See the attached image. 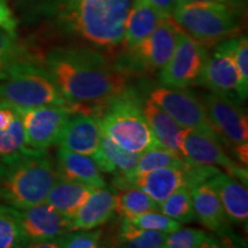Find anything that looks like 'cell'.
<instances>
[{
  "label": "cell",
  "mask_w": 248,
  "mask_h": 248,
  "mask_svg": "<svg viewBox=\"0 0 248 248\" xmlns=\"http://www.w3.org/2000/svg\"><path fill=\"white\" fill-rule=\"evenodd\" d=\"M45 69L78 113L97 116L109 102L128 92L124 71L100 52L88 47H55L45 57Z\"/></svg>",
  "instance_id": "obj_1"
},
{
  "label": "cell",
  "mask_w": 248,
  "mask_h": 248,
  "mask_svg": "<svg viewBox=\"0 0 248 248\" xmlns=\"http://www.w3.org/2000/svg\"><path fill=\"white\" fill-rule=\"evenodd\" d=\"M132 0H22L23 12L59 35L95 47L122 44L124 23Z\"/></svg>",
  "instance_id": "obj_2"
},
{
  "label": "cell",
  "mask_w": 248,
  "mask_h": 248,
  "mask_svg": "<svg viewBox=\"0 0 248 248\" xmlns=\"http://www.w3.org/2000/svg\"><path fill=\"white\" fill-rule=\"evenodd\" d=\"M59 176L46 151L0 163V200L15 209L44 202Z\"/></svg>",
  "instance_id": "obj_3"
},
{
  "label": "cell",
  "mask_w": 248,
  "mask_h": 248,
  "mask_svg": "<svg viewBox=\"0 0 248 248\" xmlns=\"http://www.w3.org/2000/svg\"><path fill=\"white\" fill-rule=\"evenodd\" d=\"M0 101L22 109L62 106L71 113H78V108L62 94L48 71L23 55L14 61L0 78Z\"/></svg>",
  "instance_id": "obj_4"
},
{
  "label": "cell",
  "mask_w": 248,
  "mask_h": 248,
  "mask_svg": "<svg viewBox=\"0 0 248 248\" xmlns=\"http://www.w3.org/2000/svg\"><path fill=\"white\" fill-rule=\"evenodd\" d=\"M241 8L213 1H179L172 18L204 47L235 37L240 31Z\"/></svg>",
  "instance_id": "obj_5"
},
{
  "label": "cell",
  "mask_w": 248,
  "mask_h": 248,
  "mask_svg": "<svg viewBox=\"0 0 248 248\" xmlns=\"http://www.w3.org/2000/svg\"><path fill=\"white\" fill-rule=\"evenodd\" d=\"M101 131L124 150L139 153L159 145L141 110V104L130 92L113 100L95 116Z\"/></svg>",
  "instance_id": "obj_6"
},
{
  "label": "cell",
  "mask_w": 248,
  "mask_h": 248,
  "mask_svg": "<svg viewBox=\"0 0 248 248\" xmlns=\"http://www.w3.org/2000/svg\"><path fill=\"white\" fill-rule=\"evenodd\" d=\"M207 115L219 140L233 147L241 164L248 163L247 114L234 95L210 91L202 99Z\"/></svg>",
  "instance_id": "obj_7"
},
{
  "label": "cell",
  "mask_w": 248,
  "mask_h": 248,
  "mask_svg": "<svg viewBox=\"0 0 248 248\" xmlns=\"http://www.w3.org/2000/svg\"><path fill=\"white\" fill-rule=\"evenodd\" d=\"M182 31L172 17H163L150 36L129 48L130 67L147 74L162 70L172 57Z\"/></svg>",
  "instance_id": "obj_8"
},
{
  "label": "cell",
  "mask_w": 248,
  "mask_h": 248,
  "mask_svg": "<svg viewBox=\"0 0 248 248\" xmlns=\"http://www.w3.org/2000/svg\"><path fill=\"white\" fill-rule=\"evenodd\" d=\"M233 37L218 43L215 51L207 55L197 84L222 94L237 95L240 101L247 98L248 89L243 84L241 76L232 55Z\"/></svg>",
  "instance_id": "obj_9"
},
{
  "label": "cell",
  "mask_w": 248,
  "mask_h": 248,
  "mask_svg": "<svg viewBox=\"0 0 248 248\" xmlns=\"http://www.w3.org/2000/svg\"><path fill=\"white\" fill-rule=\"evenodd\" d=\"M184 129L202 130L216 135L203 102L185 88L159 86L151 92L150 98ZM218 137V136H217Z\"/></svg>",
  "instance_id": "obj_10"
},
{
  "label": "cell",
  "mask_w": 248,
  "mask_h": 248,
  "mask_svg": "<svg viewBox=\"0 0 248 248\" xmlns=\"http://www.w3.org/2000/svg\"><path fill=\"white\" fill-rule=\"evenodd\" d=\"M207 55V47L182 31L172 57L160 73L162 85L187 88L197 84Z\"/></svg>",
  "instance_id": "obj_11"
},
{
  "label": "cell",
  "mask_w": 248,
  "mask_h": 248,
  "mask_svg": "<svg viewBox=\"0 0 248 248\" xmlns=\"http://www.w3.org/2000/svg\"><path fill=\"white\" fill-rule=\"evenodd\" d=\"M27 145L33 150L47 151L58 144L71 111L62 106L20 108Z\"/></svg>",
  "instance_id": "obj_12"
},
{
  "label": "cell",
  "mask_w": 248,
  "mask_h": 248,
  "mask_svg": "<svg viewBox=\"0 0 248 248\" xmlns=\"http://www.w3.org/2000/svg\"><path fill=\"white\" fill-rule=\"evenodd\" d=\"M183 155L193 162L222 167L229 175L247 185V168L225 153L216 135L202 130L186 129L183 138Z\"/></svg>",
  "instance_id": "obj_13"
},
{
  "label": "cell",
  "mask_w": 248,
  "mask_h": 248,
  "mask_svg": "<svg viewBox=\"0 0 248 248\" xmlns=\"http://www.w3.org/2000/svg\"><path fill=\"white\" fill-rule=\"evenodd\" d=\"M24 246L53 241L70 232L69 219L47 202H40L29 208L16 209Z\"/></svg>",
  "instance_id": "obj_14"
},
{
  "label": "cell",
  "mask_w": 248,
  "mask_h": 248,
  "mask_svg": "<svg viewBox=\"0 0 248 248\" xmlns=\"http://www.w3.org/2000/svg\"><path fill=\"white\" fill-rule=\"evenodd\" d=\"M102 131L97 117L71 113L62 130L58 144L60 147L89 155L92 159L100 150Z\"/></svg>",
  "instance_id": "obj_15"
},
{
  "label": "cell",
  "mask_w": 248,
  "mask_h": 248,
  "mask_svg": "<svg viewBox=\"0 0 248 248\" xmlns=\"http://www.w3.org/2000/svg\"><path fill=\"white\" fill-rule=\"evenodd\" d=\"M115 208V190H110L106 186L93 188L90 197L69 221L70 232L92 230L106 224L113 218Z\"/></svg>",
  "instance_id": "obj_16"
},
{
  "label": "cell",
  "mask_w": 248,
  "mask_h": 248,
  "mask_svg": "<svg viewBox=\"0 0 248 248\" xmlns=\"http://www.w3.org/2000/svg\"><path fill=\"white\" fill-rule=\"evenodd\" d=\"M207 183L218 195L225 215L230 223L247 224L248 192L246 185L229 175L219 171Z\"/></svg>",
  "instance_id": "obj_17"
},
{
  "label": "cell",
  "mask_w": 248,
  "mask_h": 248,
  "mask_svg": "<svg viewBox=\"0 0 248 248\" xmlns=\"http://www.w3.org/2000/svg\"><path fill=\"white\" fill-rule=\"evenodd\" d=\"M192 202L201 224L208 230L224 235L230 231V221L225 215L218 195L208 183L204 182L192 188Z\"/></svg>",
  "instance_id": "obj_18"
},
{
  "label": "cell",
  "mask_w": 248,
  "mask_h": 248,
  "mask_svg": "<svg viewBox=\"0 0 248 248\" xmlns=\"http://www.w3.org/2000/svg\"><path fill=\"white\" fill-rule=\"evenodd\" d=\"M57 169L61 177L89 185L92 188L106 186L101 170L89 155L59 147Z\"/></svg>",
  "instance_id": "obj_19"
},
{
  "label": "cell",
  "mask_w": 248,
  "mask_h": 248,
  "mask_svg": "<svg viewBox=\"0 0 248 248\" xmlns=\"http://www.w3.org/2000/svg\"><path fill=\"white\" fill-rule=\"evenodd\" d=\"M141 110L159 144L183 155V138L186 129L179 125L151 99H146L141 104Z\"/></svg>",
  "instance_id": "obj_20"
},
{
  "label": "cell",
  "mask_w": 248,
  "mask_h": 248,
  "mask_svg": "<svg viewBox=\"0 0 248 248\" xmlns=\"http://www.w3.org/2000/svg\"><path fill=\"white\" fill-rule=\"evenodd\" d=\"M163 16L146 0H132L124 23L123 46L133 47L153 32Z\"/></svg>",
  "instance_id": "obj_21"
},
{
  "label": "cell",
  "mask_w": 248,
  "mask_h": 248,
  "mask_svg": "<svg viewBox=\"0 0 248 248\" xmlns=\"http://www.w3.org/2000/svg\"><path fill=\"white\" fill-rule=\"evenodd\" d=\"M92 191L91 186L59 176L57 182L49 190L45 202L51 204L54 209L70 221L90 197Z\"/></svg>",
  "instance_id": "obj_22"
},
{
  "label": "cell",
  "mask_w": 248,
  "mask_h": 248,
  "mask_svg": "<svg viewBox=\"0 0 248 248\" xmlns=\"http://www.w3.org/2000/svg\"><path fill=\"white\" fill-rule=\"evenodd\" d=\"M115 190V188H114ZM115 212L122 218L133 219L142 214L159 210V203L136 186L116 188Z\"/></svg>",
  "instance_id": "obj_23"
},
{
  "label": "cell",
  "mask_w": 248,
  "mask_h": 248,
  "mask_svg": "<svg viewBox=\"0 0 248 248\" xmlns=\"http://www.w3.org/2000/svg\"><path fill=\"white\" fill-rule=\"evenodd\" d=\"M190 161L191 160L186 159L183 155L168 150L162 145H155V146L141 152L139 155L138 163L133 171V176L160 168H185L188 166Z\"/></svg>",
  "instance_id": "obj_24"
},
{
  "label": "cell",
  "mask_w": 248,
  "mask_h": 248,
  "mask_svg": "<svg viewBox=\"0 0 248 248\" xmlns=\"http://www.w3.org/2000/svg\"><path fill=\"white\" fill-rule=\"evenodd\" d=\"M37 151L27 145L21 113L7 130L0 131V163L12 162Z\"/></svg>",
  "instance_id": "obj_25"
},
{
  "label": "cell",
  "mask_w": 248,
  "mask_h": 248,
  "mask_svg": "<svg viewBox=\"0 0 248 248\" xmlns=\"http://www.w3.org/2000/svg\"><path fill=\"white\" fill-rule=\"evenodd\" d=\"M167 234L164 232H157L137 228L130 219L123 218L117 243L121 247L130 248H160L164 247Z\"/></svg>",
  "instance_id": "obj_26"
},
{
  "label": "cell",
  "mask_w": 248,
  "mask_h": 248,
  "mask_svg": "<svg viewBox=\"0 0 248 248\" xmlns=\"http://www.w3.org/2000/svg\"><path fill=\"white\" fill-rule=\"evenodd\" d=\"M159 210L170 218L184 224L195 219V213L192 202V187L185 186L159 203Z\"/></svg>",
  "instance_id": "obj_27"
},
{
  "label": "cell",
  "mask_w": 248,
  "mask_h": 248,
  "mask_svg": "<svg viewBox=\"0 0 248 248\" xmlns=\"http://www.w3.org/2000/svg\"><path fill=\"white\" fill-rule=\"evenodd\" d=\"M218 240L206 231L199 229H183L167 234L164 247L166 248H201V247H219Z\"/></svg>",
  "instance_id": "obj_28"
},
{
  "label": "cell",
  "mask_w": 248,
  "mask_h": 248,
  "mask_svg": "<svg viewBox=\"0 0 248 248\" xmlns=\"http://www.w3.org/2000/svg\"><path fill=\"white\" fill-rule=\"evenodd\" d=\"M24 244L17 210L0 206V248L23 247Z\"/></svg>",
  "instance_id": "obj_29"
},
{
  "label": "cell",
  "mask_w": 248,
  "mask_h": 248,
  "mask_svg": "<svg viewBox=\"0 0 248 248\" xmlns=\"http://www.w3.org/2000/svg\"><path fill=\"white\" fill-rule=\"evenodd\" d=\"M130 222L137 228L145 229V230H152L157 232H164V233H171V232L178 230L182 228V224L175 219L170 218L163 213H159V210H153L130 219Z\"/></svg>",
  "instance_id": "obj_30"
},
{
  "label": "cell",
  "mask_w": 248,
  "mask_h": 248,
  "mask_svg": "<svg viewBox=\"0 0 248 248\" xmlns=\"http://www.w3.org/2000/svg\"><path fill=\"white\" fill-rule=\"evenodd\" d=\"M102 230H76L68 232L58 239L59 247L64 248H97L101 246Z\"/></svg>",
  "instance_id": "obj_31"
},
{
  "label": "cell",
  "mask_w": 248,
  "mask_h": 248,
  "mask_svg": "<svg viewBox=\"0 0 248 248\" xmlns=\"http://www.w3.org/2000/svg\"><path fill=\"white\" fill-rule=\"evenodd\" d=\"M232 55L239 70L243 84L248 89V42L246 36L233 37Z\"/></svg>",
  "instance_id": "obj_32"
},
{
  "label": "cell",
  "mask_w": 248,
  "mask_h": 248,
  "mask_svg": "<svg viewBox=\"0 0 248 248\" xmlns=\"http://www.w3.org/2000/svg\"><path fill=\"white\" fill-rule=\"evenodd\" d=\"M18 114H20V108L8 102L0 101V131L7 130Z\"/></svg>",
  "instance_id": "obj_33"
},
{
  "label": "cell",
  "mask_w": 248,
  "mask_h": 248,
  "mask_svg": "<svg viewBox=\"0 0 248 248\" xmlns=\"http://www.w3.org/2000/svg\"><path fill=\"white\" fill-rule=\"evenodd\" d=\"M163 17H171L181 0H146Z\"/></svg>",
  "instance_id": "obj_34"
},
{
  "label": "cell",
  "mask_w": 248,
  "mask_h": 248,
  "mask_svg": "<svg viewBox=\"0 0 248 248\" xmlns=\"http://www.w3.org/2000/svg\"><path fill=\"white\" fill-rule=\"evenodd\" d=\"M16 24V20H15L11 8L6 4L5 0H0V28L15 31Z\"/></svg>",
  "instance_id": "obj_35"
},
{
  "label": "cell",
  "mask_w": 248,
  "mask_h": 248,
  "mask_svg": "<svg viewBox=\"0 0 248 248\" xmlns=\"http://www.w3.org/2000/svg\"><path fill=\"white\" fill-rule=\"evenodd\" d=\"M20 57H22V51L18 47L12 49V51L0 53V78L5 75L6 70L8 69L9 66Z\"/></svg>",
  "instance_id": "obj_36"
},
{
  "label": "cell",
  "mask_w": 248,
  "mask_h": 248,
  "mask_svg": "<svg viewBox=\"0 0 248 248\" xmlns=\"http://www.w3.org/2000/svg\"><path fill=\"white\" fill-rule=\"evenodd\" d=\"M16 33L15 31L0 28V53L16 48Z\"/></svg>",
  "instance_id": "obj_37"
},
{
  "label": "cell",
  "mask_w": 248,
  "mask_h": 248,
  "mask_svg": "<svg viewBox=\"0 0 248 248\" xmlns=\"http://www.w3.org/2000/svg\"><path fill=\"white\" fill-rule=\"evenodd\" d=\"M182 1H213V2H223V4H229L235 7L243 8L244 0H182Z\"/></svg>",
  "instance_id": "obj_38"
}]
</instances>
